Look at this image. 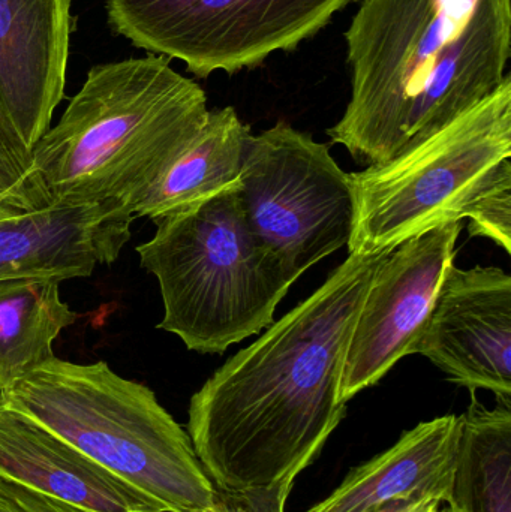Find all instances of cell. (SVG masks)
I'll return each mask as SVG.
<instances>
[{"instance_id": "20", "label": "cell", "mask_w": 511, "mask_h": 512, "mask_svg": "<svg viewBox=\"0 0 511 512\" xmlns=\"http://www.w3.org/2000/svg\"><path fill=\"white\" fill-rule=\"evenodd\" d=\"M0 512H89L0 478Z\"/></svg>"}, {"instance_id": "24", "label": "cell", "mask_w": 511, "mask_h": 512, "mask_svg": "<svg viewBox=\"0 0 511 512\" xmlns=\"http://www.w3.org/2000/svg\"><path fill=\"white\" fill-rule=\"evenodd\" d=\"M440 512H456L453 510V508H450L449 505H447L446 508H441Z\"/></svg>"}, {"instance_id": "4", "label": "cell", "mask_w": 511, "mask_h": 512, "mask_svg": "<svg viewBox=\"0 0 511 512\" xmlns=\"http://www.w3.org/2000/svg\"><path fill=\"white\" fill-rule=\"evenodd\" d=\"M0 406L41 424L168 512L215 507V486L188 432L149 387L105 361L54 355L0 393Z\"/></svg>"}, {"instance_id": "25", "label": "cell", "mask_w": 511, "mask_h": 512, "mask_svg": "<svg viewBox=\"0 0 511 512\" xmlns=\"http://www.w3.org/2000/svg\"><path fill=\"white\" fill-rule=\"evenodd\" d=\"M209 512H216L215 510L209 511Z\"/></svg>"}, {"instance_id": "17", "label": "cell", "mask_w": 511, "mask_h": 512, "mask_svg": "<svg viewBox=\"0 0 511 512\" xmlns=\"http://www.w3.org/2000/svg\"><path fill=\"white\" fill-rule=\"evenodd\" d=\"M449 507L456 512H511V402L492 409L471 397L461 415V444Z\"/></svg>"}, {"instance_id": "9", "label": "cell", "mask_w": 511, "mask_h": 512, "mask_svg": "<svg viewBox=\"0 0 511 512\" xmlns=\"http://www.w3.org/2000/svg\"><path fill=\"white\" fill-rule=\"evenodd\" d=\"M462 221L449 222L393 249L378 265L345 355L341 400L374 387L422 336L441 285L455 265Z\"/></svg>"}, {"instance_id": "19", "label": "cell", "mask_w": 511, "mask_h": 512, "mask_svg": "<svg viewBox=\"0 0 511 512\" xmlns=\"http://www.w3.org/2000/svg\"><path fill=\"white\" fill-rule=\"evenodd\" d=\"M302 471H293L276 483L263 487L222 492L216 490V512H284L288 496L296 483L297 475Z\"/></svg>"}, {"instance_id": "6", "label": "cell", "mask_w": 511, "mask_h": 512, "mask_svg": "<svg viewBox=\"0 0 511 512\" xmlns=\"http://www.w3.org/2000/svg\"><path fill=\"white\" fill-rule=\"evenodd\" d=\"M511 179V74L471 110L384 164L351 174L350 254L392 252L449 222Z\"/></svg>"}, {"instance_id": "18", "label": "cell", "mask_w": 511, "mask_h": 512, "mask_svg": "<svg viewBox=\"0 0 511 512\" xmlns=\"http://www.w3.org/2000/svg\"><path fill=\"white\" fill-rule=\"evenodd\" d=\"M471 236L485 237L511 254V179L483 195L471 210Z\"/></svg>"}, {"instance_id": "8", "label": "cell", "mask_w": 511, "mask_h": 512, "mask_svg": "<svg viewBox=\"0 0 511 512\" xmlns=\"http://www.w3.org/2000/svg\"><path fill=\"white\" fill-rule=\"evenodd\" d=\"M246 221L291 282L348 246L354 191L329 146L278 122L251 135L239 177Z\"/></svg>"}, {"instance_id": "1", "label": "cell", "mask_w": 511, "mask_h": 512, "mask_svg": "<svg viewBox=\"0 0 511 512\" xmlns=\"http://www.w3.org/2000/svg\"><path fill=\"white\" fill-rule=\"evenodd\" d=\"M387 254H350L191 397L188 435L215 490L267 486L320 456L347 414L345 355Z\"/></svg>"}, {"instance_id": "2", "label": "cell", "mask_w": 511, "mask_h": 512, "mask_svg": "<svg viewBox=\"0 0 511 512\" xmlns=\"http://www.w3.org/2000/svg\"><path fill=\"white\" fill-rule=\"evenodd\" d=\"M345 44L351 98L327 135L357 164H384L503 83L511 0H362Z\"/></svg>"}, {"instance_id": "12", "label": "cell", "mask_w": 511, "mask_h": 512, "mask_svg": "<svg viewBox=\"0 0 511 512\" xmlns=\"http://www.w3.org/2000/svg\"><path fill=\"white\" fill-rule=\"evenodd\" d=\"M134 221L108 204H47L0 218V280L89 277L119 258Z\"/></svg>"}, {"instance_id": "10", "label": "cell", "mask_w": 511, "mask_h": 512, "mask_svg": "<svg viewBox=\"0 0 511 512\" xmlns=\"http://www.w3.org/2000/svg\"><path fill=\"white\" fill-rule=\"evenodd\" d=\"M413 354L455 384L511 402V276L498 267L452 265Z\"/></svg>"}, {"instance_id": "15", "label": "cell", "mask_w": 511, "mask_h": 512, "mask_svg": "<svg viewBox=\"0 0 511 512\" xmlns=\"http://www.w3.org/2000/svg\"><path fill=\"white\" fill-rule=\"evenodd\" d=\"M251 135L233 107L209 110L194 141L138 201L135 219L155 221L236 186Z\"/></svg>"}, {"instance_id": "16", "label": "cell", "mask_w": 511, "mask_h": 512, "mask_svg": "<svg viewBox=\"0 0 511 512\" xmlns=\"http://www.w3.org/2000/svg\"><path fill=\"white\" fill-rule=\"evenodd\" d=\"M56 277L0 280V393L54 357L53 343L77 321Z\"/></svg>"}, {"instance_id": "14", "label": "cell", "mask_w": 511, "mask_h": 512, "mask_svg": "<svg viewBox=\"0 0 511 512\" xmlns=\"http://www.w3.org/2000/svg\"><path fill=\"white\" fill-rule=\"evenodd\" d=\"M461 444V415L423 421L383 453L354 468L306 512H375L398 499L449 505Z\"/></svg>"}, {"instance_id": "13", "label": "cell", "mask_w": 511, "mask_h": 512, "mask_svg": "<svg viewBox=\"0 0 511 512\" xmlns=\"http://www.w3.org/2000/svg\"><path fill=\"white\" fill-rule=\"evenodd\" d=\"M0 478L89 512H168L26 415L0 406Z\"/></svg>"}, {"instance_id": "23", "label": "cell", "mask_w": 511, "mask_h": 512, "mask_svg": "<svg viewBox=\"0 0 511 512\" xmlns=\"http://www.w3.org/2000/svg\"><path fill=\"white\" fill-rule=\"evenodd\" d=\"M32 207L39 206H35V204L24 200L20 195L14 194V192L8 191L0 185V218L15 215V213L23 212V210L32 209Z\"/></svg>"}, {"instance_id": "22", "label": "cell", "mask_w": 511, "mask_h": 512, "mask_svg": "<svg viewBox=\"0 0 511 512\" xmlns=\"http://www.w3.org/2000/svg\"><path fill=\"white\" fill-rule=\"evenodd\" d=\"M441 502L435 499H398L375 512H440Z\"/></svg>"}, {"instance_id": "11", "label": "cell", "mask_w": 511, "mask_h": 512, "mask_svg": "<svg viewBox=\"0 0 511 512\" xmlns=\"http://www.w3.org/2000/svg\"><path fill=\"white\" fill-rule=\"evenodd\" d=\"M72 0H0V135L30 171L65 96Z\"/></svg>"}, {"instance_id": "5", "label": "cell", "mask_w": 511, "mask_h": 512, "mask_svg": "<svg viewBox=\"0 0 511 512\" xmlns=\"http://www.w3.org/2000/svg\"><path fill=\"white\" fill-rule=\"evenodd\" d=\"M153 222L155 234L137 254L161 289L158 328L189 351L219 355L275 322L293 282L252 233L239 183Z\"/></svg>"}, {"instance_id": "3", "label": "cell", "mask_w": 511, "mask_h": 512, "mask_svg": "<svg viewBox=\"0 0 511 512\" xmlns=\"http://www.w3.org/2000/svg\"><path fill=\"white\" fill-rule=\"evenodd\" d=\"M207 116L206 92L165 57L93 66L33 147L30 186L42 204H108L134 213Z\"/></svg>"}, {"instance_id": "7", "label": "cell", "mask_w": 511, "mask_h": 512, "mask_svg": "<svg viewBox=\"0 0 511 512\" xmlns=\"http://www.w3.org/2000/svg\"><path fill=\"white\" fill-rule=\"evenodd\" d=\"M353 0H105L111 29L197 78L263 65L320 33Z\"/></svg>"}, {"instance_id": "21", "label": "cell", "mask_w": 511, "mask_h": 512, "mask_svg": "<svg viewBox=\"0 0 511 512\" xmlns=\"http://www.w3.org/2000/svg\"><path fill=\"white\" fill-rule=\"evenodd\" d=\"M0 185L35 206H44L30 186L29 170L12 152L2 135H0Z\"/></svg>"}]
</instances>
